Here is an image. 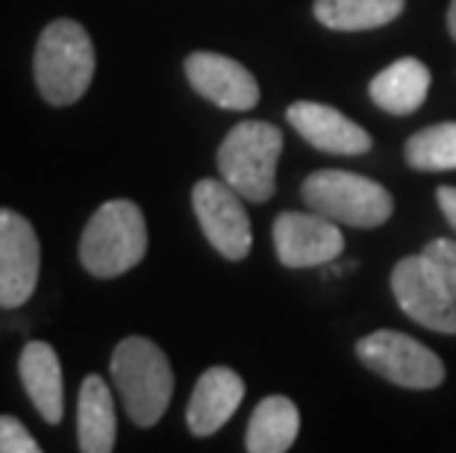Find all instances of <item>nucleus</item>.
<instances>
[{"label":"nucleus","instance_id":"1","mask_svg":"<svg viewBox=\"0 0 456 453\" xmlns=\"http://www.w3.org/2000/svg\"><path fill=\"white\" fill-rule=\"evenodd\" d=\"M36 85L51 106H71L89 92L94 77V44L83 24L56 18L42 30L33 60Z\"/></svg>","mask_w":456,"mask_h":453},{"label":"nucleus","instance_id":"2","mask_svg":"<svg viewBox=\"0 0 456 453\" xmlns=\"http://www.w3.org/2000/svg\"><path fill=\"white\" fill-rule=\"evenodd\" d=\"M110 371L133 424L139 427L159 424L174 398V371L159 344L144 336H130L112 351Z\"/></svg>","mask_w":456,"mask_h":453},{"label":"nucleus","instance_id":"3","mask_svg":"<svg viewBox=\"0 0 456 453\" xmlns=\"http://www.w3.org/2000/svg\"><path fill=\"white\" fill-rule=\"evenodd\" d=\"M148 254V224L133 200H106L80 236V263L92 277L127 274Z\"/></svg>","mask_w":456,"mask_h":453},{"label":"nucleus","instance_id":"4","mask_svg":"<svg viewBox=\"0 0 456 453\" xmlns=\"http://www.w3.org/2000/svg\"><path fill=\"white\" fill-rule=\"evenodd\" d=\"M300 198L318 215L356 230L383 227L395 212V198L383 182L338 168L309 174L300 186Z\"/></svg>","mask_w":456,"mask_h":453},{"label":"nucleus","instance_id":"5","mask_svg":"<svg viewBox=\"0 0 456 453\" xmlns=\"http://www.w3.org/2000/svg\"><path fill=\"white\" fill-rule=\"evenodd\" d=\"M283 133L268 121L236 124L218 148V174L250 204H265L277 189Z\"/></svg>","mask_w":456,"mask_h":453},{"label":"nucleus","instance_id":"6","mask_svg":"<svg viewBox=\"0 0 456 453\" xmlns=\"http://www.w3.org/2000/svg\"><path fill=\"white\" fill-rule=\"evenodd\" d=\"M356 356L368 371L401 389H439L444 383V362L427 344L397 330H377L356 342Z\"/></svg>","mask_w":456,"mask_h":453},{"label":"nucleus","instance_id":"7","mask_svg":"<svg viewBox=\"0 0 456 453\" xmlns=\"http://www.w3.org/2000/svg\"><path fill=\"white\" fill-rule=\"evenodd\" d=\"M392 295L415 324L433 333L456 336V297L424 250L395 265Z\"/></svg>","mask_w":456,"mask_h":453},{"label":"nucleus","instance_id":"8","mask_svg":"<svg viewBox=\"0 0 456 453\" xmlns=\"http://www.w3.org/2000/svg\"><path fill=\"white\" fill-rule=\"evenodd\" d=\"M191 206L200 221L207 242L224 259H245L254 247V230L245 209V198L224 180H200L191 189Z\"/></svg>","mask_w":456,"mask_h":453},{"label":"nucleus","instance_id":"9","mask_svg":"<svg viewBox=\"0 0 456 453\" xmlns=\"http://www.w3.org/2000/svg\"><path fill=\"white\" fill-rule=\"evenodd\" d=\"M42 247L21 212L0 206V306L15 310L36 292Z\"/></svg>","mask_w":456,"mask_h":453},{"label":"nucleus","instance_id":"10","mask_svg":"<svg viewBox=\"0 0 456 453\" xmlns=\"http://www.w3.org/2000/svg\"><path fill=\"white\" fill-rule=\"evenodd\" d=\"M342 224L318 212H283L274 221V250L280 265L286 268H315L327 265L345 250Z\"/></svg>","mask_w":456,"mask_h":453},{"label":"nucleus","instance_id":"11","mask_svg":"<svg viewBox=\"0 0 456 453\" xmlns=\"http://www.w3.org/2000/svg\"><path fill=\"white\" fill-rule=\"evenodd\" d=\"M189 85L218 109L248 112L259 103V83L245 65L224 53L198 51L186 60Z\"/></svg>","mask_w":456,"mask_h":453},{"label":"nucleus","instance_id":"12","mask_svg":"<svg viewBox=\"0 0 456 453\" xmlns=\"http://www.w3.org/2000/svg\"><path fill=\"white\" fill-rule=\"evenodd\" d=\"M286 118L304 136V142H309L313 148L324 153L362 157V153L371 150V136L356 121L347 118L345 112H338L327 103L297 101L286 109Z\"/></svg>","mask_w":456,"mask_h":453},{"label":"nucleus","instance_id":"13","mask_svg":"<svg viewBox=\"0 0 456 453\" xmlns=\"http://www.w3.org/2000/svg\"><path fill=\"white\" fill-rule=\"evenodd\" d=\"M241 400H245V380L236 371L224 368V365L203 371L200 380L195 383V392H191L186 409V424L191 436L207 439L212 433H218L236 416Z\"/></svg>","mask_w":456,"mask_h":453},{"label":"nucleus","instance_id":"14","mask_svg":"<svg viewBox=\"0 0 456 453\" xmlns=\"http://www.w3.org/2000/svg\"><path fill=\"white\" fill-rule=\"evenodd\" d=\"M18 371H21V383L27 394H30L33 407L38 409V416L47 424H60L65 412V400H62V365L56 351L47 342H30L21 351Z\"/></svg>","mask_w":456,"mask_h":453},{"label":"nucleus","instance_id":"15","mask_svg":"<svg viewBox=\"0 0 456 453\" xmlns=\"http://www.w3.org/2000/svg\"><path fill=\"white\" fill-rule=\"evenodd\" d=\"M368 94H371L377 109L392 115H412L415 109H421L427 94H430V69L415 56L397 60L374 77Z\"/></svg>","mask_w":456,"mask_h":453},{"label":"nucleus","instance_id":"16","mask_svg":"<svg viewBox=\"0 0 456 453\" xmlns=\"http://www.w3.org/2000/svg\"><path fill=\"white\" fill-rule=\"evenodd\" d=\"M115 403L110 385L101 374H89L80 385V403H77V441L83 453H110L115 448Z\"/></svg>","mask_w":456,"mask_h":453},{"label":"nucleus","instance_id":"17","mask_svg":"<svg viewBox=\"0 0 456 453\" xmlns=\"http://www.w3.org/2000/svg\"><path fill=\"white\" fill-rule=\"evenodd\" d=\"M300 430V412L283 394H271L259 400L248 424L245 450L248 453H286L292 450Z\"/></svg>","mask_w":456,"mask_h":453},{"label":"nucleus","instance_id":"18","mask_svg":"<svg viewBox=\"0 0 456 453\" xmlns=\"http://www.w3.org/2000/svg\"><path fill=\"white\" fill-rule=\"evenodd\" d=\"M406 0H315L313 12L327 30L362 33L401 18Z\"/></svg>","mask_w":456,"mask_h":453},{"label":"nucleus","instance_id":"19","mask_svg":"<svg viewBox=\"0 0 456 453\" xmlns=\"http://www.w3.org/2000/svg\"><path fill=\"white\" fill-rule=\"evenodd\" d=\"M403 157L415 171H456V121L419 130L403 144Z\"/></svg>","mask_w":456,"mask_h":453},{"label":"nucleus","instance_id":"20","mask_svg":"<svg viewBox=\"0 0 456 453\" xmlns=\"http://www.w3.org/2000/svg\"><path fill=\"white\" fill-rule=\"evenodd\" d=\"M38 441L12 416H0V453H38Z\"/></svg>","mask_w":456,"mask_h":453},{"label":"nucleus","instance_id":"21","mask_svg":"<svg viewBox=\"0 0 456 453\" xmlns=\"http://www.w3.org/2000/svg\"><path fill=\"white\" fill-rule=\"evenodd\" d=\"M424 254L430 256V263L439 268L444 283L456 297V242L453 239H433L430 245L424 247Z\"/></svg>","mask_w":456,"mask_h":453},{"label":"nucleus","instance_id":"22","mask_svg":"<svg viewBox=\"0 0 456 453\" xmlns=\"http://www.w3.org/2000/svg\"><path fill=\"white\" fill-rule=\"evenodd\" d=\"M436 200H439L442 215L448 218V224L456 230V186H439L436 189Z\"/></svg>","mask_w":456,"mask_h":453},{"label":"nucleus","instance_id":"23","mask_svg":"<svg viewBox=\"0 0 456 453\" xmlns=\"http://www.w3.org/2000/svg\"><path fill=\"white\" fill-rule=\"evenodd\" d=\"M448 33L456 42V0H451V6H448Z\"/></svg>","mask_w":456,"mask_h":453}]
</instances>
